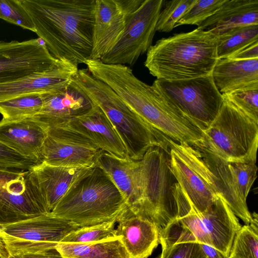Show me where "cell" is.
<instances>
[{
	"label": "cell",
	"mask_w": 258,
	"mask_h": 258,
	"mask_svg": "<svg viewBox=\"0 0 258 258\" xmlns=\"http://www.w3.org/2000/svg\"><path fill=\"white\" fill-rule=\"evenodd\" d=\"M116 223L115 221H112L81 227L68 233L61 242L85 243L98 242L115 237L118 236L115 228Z\"/></svg>",
	"instance_id": "obj_31"
},
{
	"label": "cell",
	"mask_w": 258,
	"mask_h": 258,
	"mask_svg": "<svg viewBox=\"0 0 258 258\" xmlns=\"http://www.w3.org/2000/svg\"><path fill=\"white\" fill-rule=\"evenodd\" d=\"M212 76L222 94L258 89V58L244 60L219 59Z\"/></svg>",
	"instance_id": "obj_26"
},
{
	"label": "cell",
	"mask_w": 258,
	"mask_h": 258,
	"mask_svg": "<svg viewBox=\"0 0 258 258\" xmlns=\"http://www.w3.org/2000/svg\"><path fill=\"white\" fill-rule=\"evenodd\" d=\"M59 60L38 39L0 42V84L49 70Z\"/></svg>",
	"instance_id": "obj_15"
},
{
	"label": "cell",
	"mask_w": 258,
	"mask_h": 258,
	"mask_svg": "<svg viewBox=\"0 0 258 258\" xmlns=\"http://www.w3.org/2000/svg\"><path fill=\"white\" fill-rule=\"evenodd\" d=\"M0 258H12L2 241H0Z\"/></svg>",
	"instance_id": "obj_42"
},
{
	"label": "cell",
	"mask_w": 258,
	"mask_h": 258,
	"mask_svg": "<svg viewBox=\"0 0 258 258\" xmlns=\"http://www.w3.org/2000/svg\"><path fill=\"white\" fill-rule=\"evenodd\" d=\"M163 1L145 0L127 23L117 42L100 60L109 64H134L152 45Z\"/></svg>",
	"instance_id": "obj_13"
},
{
	"label": "cell",
	"mask_w": 258,
	"mask_h": 258,
	"mask_svg": "<svg viewBox=\"0 0 258 258\" xmlns=\"http://www.w3.org/2000/svg\"><path fill=\"white\" fill-rule=\"evenodd\" d=\"M78 71V66L66 59L59 60L49 70L0 84V101L29 94L62 90L70 86Z\"/></svg>",
	"instance_id": "obj_17"
},
{
	"label": "cell",
	"mask_w": 258,
	"mask_h": 258,
	"mask_svg": "<svg viewBox=\"0 0 258 258\" xmlns=\"http://www.w3.org/2000/svg\"><path fill=\"white\" fill-rule=\"evenodd\" d=\"M49 127L33 117L0 120V142L36 164L42 162V150Z\"/></svg>",
	"instance_id": "obj_18"
},
{
	"label": "cell",
	"mask_w": 258,
	"mask_h": 258,
	"mask_svg": "<svg viewBox=\"0 0 258 258\" xmlns=\"http://www.w3.org/2000/svg\"><path fill=\"white\" fill-rule=\"evenodd\" d=\"M197 0H172L163 1V9L159 15L156 30L169 32L177 22L194 5Z\"/></svg>",
	"instance_id": "obj_32"
},
{
	"label": "cell",
	"mask_w": 258,
	"mask_h": 258,
	"mask_svg": "<svg viewBox=\"0 0 258 258\" xmlns=\"http://www.w3.org/2000/svg\"><path fill=\"white\" fill-rule=\"evenodd\" d=\"M153 85L202 132L217 116L224 101L212 75L181 80L157 79Z\"/></svg>",
	"instance_id": "obj_9"
},
{
	"label": "cell",
	"mask_w": 258,
	"mask_h": 258,
	"mask_svg": "<svg viewBox=\"0 0 258 258\" xmlns=\"http://www.w3.org/2000/svg\"><path fill=\"white\" fill-rule=\"evenodd\" d=\"M145 0H96L91 59H100L117 42Z\"/></svg>",
	"instance_id": "obj_16"
},
{
	"label": "cell",
	"mask_w": 258,
	"mask_h": 258,
	"mask_svg": "<svg viewBox=\"0 0 258 258\" xmlns=\"http://www.w3.org/2000/svg\"><path fill=\"white\" fill-rule=\"evenodd\" d=\"M1 230H2V229H1V226L0 225V241H3L2 240V237H1Z\"/></svg>",
	"instance_id": "obj_43"
},
{
	"label": "cell",
	"mask_w": 258,
	"mask_h": 258,
	"mask_svg": "<svg viewBox=\"0 0 258 258\" xmlns=\"http://www.w3.org/2000/svg\"><path fill=\"white\" fill-rule=\"evenodd\" d=\"M36 164L0 142V168L29 170Z\"/></svg>",
	"instance_id": "obj_38"
},
{
	"label": "cell",
	"mask_w": 258,
	"mask_h": 258,
	"mask_svg": "<svg viewBox=\"0 0 258 258\" xmlns=\"http://www.w3.org/2000/svg\"><path fill=\"white\" fill-rule=\"evenodd\" d=\"M194 146L199 152L205 164L210 171L214 187L234 215L245 225L252 220L247 203L241 198L236 186L231 163L199 146Z\"/></svg>",
	"instance_id": "obj_21"
},
{
	"label": "cell",
	"mask_w": 258,
	"mask_h": 258,
	"mask_svg": "<svg viewBox=\"0 0 258 258\" xmlns=\"http://www.w3.org/2000/svg\"><path fill=\"white\" fill-rule=\"evenodd\" d=\"M0 19L35 33L34 23L20 0H0Z\"/></svg>",
	"instance_id": "obj_33"
},
{
	"label": "cell",
	"mask_w": 258,
	"mask_h": 258,
	"mask_svg": "<svg viewBox=\"0 0 258 258\" xmlns=\"http://www.w3.org/2000/svg\"><path fill=\"white\" fill-rule=\"evenodd\" d=\"M35 33L58 60L91 59L96 0H20Z\"/></svg>",
	"instance_id": "obj_2"
},
{
	"label": "cell",
	"mask_w": 258,
	"mask_h": 258,
	"mask_svg": "<svg viewBox=\"0 0 258 258\" xmlns=\"http://www.w3.org/2000/svg\"><path fill=\"white\" fill-rule=\"evenodd\" d=\"M127 203L108 174L96 165L71 185L50 212L80 227L116 223L128 209Z\"/></svg>",
	"instance_id": "obj_4"
},
{
	"label": "cell",
	"mask_w": 258,
	"mask_h": 258,
	"mask_svg": "<svg viewBox=\"0 0 258 258\" xmlns=\"http://www.w3.org/2000/svg\"><path fill=\"white\" fill-rule=\"evenodd\" d=\"M41 95L42 107L33 117L49 128L63 124L89 112L95 106L85 95L71 85L62 90L43 93Z\"/></svg>",
	"instance_id": "obj_19"
},
{
	"label": "cell",
	"mask_w": 258,
	"mask_h": 258,
	"mask_svg": "<svg viewBox=\"0 0 258 258\" xmlns=\"http://www.w3.org/2000/svg\"><path fill=\"white\" fill-rule=\"evenodd\" d=\"M42 103L41 94L18 96L0 101V113L7 120L33 117L39 112Z\"/></svg>",
	"instance_id": "obj_29"
},
{
	"label": "cell",
	"mask_w": 258,
	"mask_h": 258,
	"mask_svg": "<svg viewBox=\"0 0 258 258\" xmlns=\"http://www.w3.org/2000/svg\"><path fill=\"white\" fill-rule=\"evenodd\" d=\"M258 25V0H225L198 28L220 35L237 27Z\"/></svg>",
	"instance_id": "obj_25"
},
{
	"label": "cell",
	"mask_w": 258,
	"mask_h": 258,
	"mask_svg": "<svg viewBox=\"0 0 258 258\" xmlns=\"http://www.w3.org/2000/svg\"><path fill=\"white\" fill-rule=\"evenodd\" d=\"M88 168L52 166L41 162L29 170L33 184L51 212L74 182Z\"/></svg>",
	"instance_id": "obj_23"
},
{
	"label": "cell",
	"mask_w": 258,
	"mask_h": 258,
	"mask_svg": "<svg viewBox=\"0 0 258 258\" xmlns=\"http://www.w3.org/2000/svg\"><path fill=\"white\" fill-rule=\"evenodd\" d=\"M70 85L103 111L123 142L130 159L140 160L150 147L166 144L165 136L144 122L113 90L87 69H79Z\"/></svg>",
	"instance_id": "obj_5"
},
{
	"label": "cell",
	"mask_w": 258,
	"mask_h": 258,
	"mask_svg": "<svg viewBox=\"0 0 258 258\" xmlns=\"http://www.w3.org/2000/svg\"><path fill=\"white\" fill-rule=\"evenodd\" d=\"M165 140L172 172L194 210L203 213L220 196L213 183L210 171L194 146L166 137Z\"/></svg>",
	"instance_id": "obj_11"
},
{
	"label": "cell",
	"mask_w": 258,
	"mask_h": 258,
	"mask_svg": "<svg viewBox=\"0 0 258 258\" xmlns=\"http://www.w3.org/2000/svg\"><path fill=\"white\" fill-rule=\"evenodd\" d=\"M203 133L202 141L195 146H201L229 163L256 161L258 121L226 99Z\"/></svg>",
	"instance_id": "obj_8"
},
{
	"label": "cell",
	"mask_w": 258,
	"mask_h": 258,
	"mask_svg": "<svg viewBox=\"0 0 258 258\" xmlns=\"http://www.w3.org/2000/svg\"><path fill=\"white\" fill-rule=\"evenodd\" d=\"M55 247L64 258H130L120 236L91 243L61 242Z\"/></svg>",
	"instance_id": "obj_27"
},
{
	"label": "cell",
	"mask_w": 258,
	"mask_h": 258,
	"mask_svg": "<svg viewBox=\"0 0 258 258\" xmlns=\"http://www.w3.org/2000/svg\"><path fill=\"white\" fill-rule=\"evenodd\" d=\"M162 252L159 258H208L197 241H160Z\"/></svg>",
	"instance_id": "obj_35"
},
{
	"label": "cell",
	"mask_w": 258,
	"mask_h": 258,
	"mask_svg": "<svg viewBox=\"0 0 258 258\" xmlns=\"http://www.w3.org/2000/svg\"><path fill=\"white\" fill-rule=\"evenodd\" d=\"M227 258H232V257H231L229 256V257H227Z\"/></svg>",
	"instance_id": "obj_44"
},
{
	"label": "cell",
	"mask_w": 258,
	"mask_h": 258,
	"mask_svg": "<svg viewBox=\"0 0 258 258\" xmlns=\"http://www.w3.org/2000/svg\"><path fill=\"white\" fill-rule=\"evenodd\" d=\"M222 95L238 109L258 121V89L235 91Z\"/></svg>",
	"instance_id": "obj_37"
},
{
	"label": "cell",
	"mask_w": 258,
	"mask_h": 258,
	"mask_svg": "<svg viewBox=\"0 0 258 258\" xmlns=\"http://www.w3.org/2000/svg\"><path fill=\"white\" fill-rule=\"evenodd\" d=\"M258 41V25L237 27L217 36L219 59L228 58L246 46Z\"/></svg>",
	"instance_id": "obj_28"
},
{
	"label": "cell",
	"mask_w": 258,
	"mask_h": 258,
	"mask_svg": "<svg viewBox=\"0 0 258 258\" xmlns=\"http://www.w3.org/2000/svg\"><path fill=\"white\" fill-rule=\"evenodd\" d=\"M29 170L0 168V225L50 212Z\"/></svg>",
	"instance_id": "obj_12"
},
{
	"label": "cell",
	"mask_w": 258,
	"mask_h": 258,
	"mask_svg": "<svg viewBox=\"0 0 258 258\" xmlns=\"http://www.w3.org/2000/svg\"><path fill=\"white\" fill-rule=\"evenodd\" d=\"M138 164L141 203L137 214L154 224L160 235L178 215L174 192L177 181L170 168L167 142L150 147Z\"/></svg>",
	"instance_id": "obj_7"
},
{
	"label": "cell",
	"mask_w": 258,
	"mask_h": 258,
	"mask_svg": "<svg viewBox=\"0 0 258 258\" xmlns=\"http://www.w3.org/2000/svg\"><path fill=\"white\" fill-rule=\"evenodd\" d=\"M252 220L236 234L230 252L232 258H258V216L251 214Z\"/></svg>",
	"instance_id": "obj_30"
},
{
	"label": "cell",
	"mask_w": 258,
	"mask_h": 258,
	"mask_svg": "<svg viewBox=\"0 0 258 258\" xmlns=\"http://www.w3.org/2000/svg\"><path fill=\"white\" fill-rule=\"evenodd\" d=\"M85 64L95 78L108 85L151 128L178 143L196 145L202 131L153 84L139 79L125 65L90 59Z\"/></svg>",
	"instance_id": "obj_1"
},
{
	"label": "cell",
	"mask_w": 258,
	"mask_h": 258,
	"mask_svg": "<svg viewBox=\"0 0 258 258\" xmlns=\"http://www.w3.org/2000/svg\"><path fill=\"white\" fill-rule=\"evenodd\" d=\"M96 165L108 174L124 198L128 208L138 213L141 203L138 161L101 151Z\"/></svg>",
	"instance_id": "obj_24"
},
{
	"label": "cell",
	"mask_w": 258,
	"mask_h": 258,
	"mask_svg": "<svg viewBox=\"0 0 258 258\" xmlns=\"http://www.w3.org/2000/svg\"><path fill=\"white\" fill-rule=\"evenodd\" d=\"M218 60L217 36L197 28L158 40L144 65L157 79L181 80L212 75Z\"/></svg>",
	"instance_id": "obj_3"
},
{
	"label": "cell",
	"mask_w": 258,
	"mask_h": 258,
	"mask_svg": "<svg viewBox=\"0 0 258 258\" xmlns=\"http://www.w3.org/2000/svg\"><path fill=\"white\" fill-rule=\"evenodd\" d=\"M0 225L2 240L12 258L55 248L66 235L81 227L50 213Z\"/></svg>",
	"instance_id": "obj_10"
},
{
	"label": "cell",
	"mask_w": 258,
	"mask_h": 258,
	"mask_svg": "<svg viewBox=\"0 0 258 258\" xmlns=\"http://www.w3.org/2000/svg\"><path fill=\"white\" fill-rule=\"evenodd\" d=\"M202 250L208 258H227L228 257L224 255L219 250L214 247L200 243Z\"/></svg>",
	"instance_id": "obj_41"
},
{
	"label": "cell",
	"mask_w": 258,
	"mask_h": 258,
	"mask_svg": "<svg viewBox=\"0 0 258 258\" xmlns=\"http://www.w3.org/2000/svg\"><path fill=\"white\" fill-rule=\"evenodd\" d=\"M91 140L101 151L117 157L128 158L125 147L103 111L95 105L89 112L61 125Z\"/></svg>",
	"instance_id": "obj_20"
},
{
	"label": "cell",
	"mask_w": 258,
	"mask_h": 258,
	"mask_svg": "<svg viewBox=\"0 0 258 258\" xmlns=\"http://www.w3.org/2000/svg\"><path fill=\"white\" fill-rule=\"evenodd\" d=\"M15 258H64L57 250L55 248L46 251L33 253L25 254Z\"/></svg>",
	"instance_id": "obj_40"
},
{
	"label": "cell",
	"mask_w": 258,
	"mask_h": 258,
	"mask_svg": "<svg viewBox=\"0 0 258 258\" xmlns=\"http://www.w3.org/2000/svg\"><path fill=\"white\" fill-rule=\"evenodd\" d=\"M174 192L177 217L164 231L212 246L229 257L235 236L242 226L222 197L219 196L207 210L200 213L194 210L178 183Z\"/></svg>",
	"instance_id": "obj_6"
},
{
	"label": "cell",
	"mask_w": 258,
	"mask_h": 258,
	"mask_svg": "<svg viewBox=\"0 0 258 258\" xmlns=\"http://www.w3.org/2000/svg\"><path fill=\"white\" fill-rule=\"evenodd\" d=\"M258 58V41L254 42L228 57L236 60H244Z\"/></svg>",
	"instance_id": "obj_39"
},
{
	"label": "cell",
	"mask_w": 258,
	"mask_h": 258,
	"mask_svg": "<svg viewBox=\"0 0 258 258\" xmlns=\"http://www.w3.org/2000/svg\"><path fill=\"white\" fill-rule=\"evenodd\" d=\"M116 235L130 258H148L159 243V232L149 220L129 208L117 222Z\"/></svg>",
	"instance_id": "obj_22"
},
{
	"label": "cell",
	"mask_w": 258,
	"mask_h": 258,
	"mask_svg": "<svg viewBox=\"0 0 258 258\" xmlns=\"http://www.w3.org/2000/svg\"><path fill=\"white\" fill-rule=\"evenodd\" d=\"M225 0H197L194 5L177 22L174 28L183 25L198 26L219 9Z\"/></svg>",
	"instance_id": "obj_34"
},
{
	"label": "cell",
	"mask_w": 258,
	"mask_h": 258,
	"mask_svg": "<svg viewBox=\"0 0 258 258\" xmlns=\"http://www.w3.org/2000/svg\"><path fill=\"white\" fill-rule=\"evenodd\" d=\"M101 150L90 139L63 127H49L42 150V162L69 167L96 165Z\"/></svg>",
	"instance_id": "obj_14"
},
{
	"label": "cell",
	"mask_w": 258,
	"mask_h": 258,
	"mask_svg": "<svg viewBox=\"0 0 258 258\" xmlns=\"http://www.w3.org/2000/svg\"><path fill=\"white\" fill-rule=\"evenodd\" d=\"M230 163L239 194L242 200L246 203L248 194L256 178V161Z\"/></svg>",
	"instance_id": "obj_36"
}]
</instances>
